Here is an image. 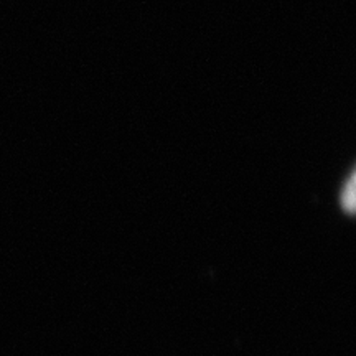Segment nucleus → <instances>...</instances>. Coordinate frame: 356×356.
<instances>
[{
  "mask_svg": "<svg viewBox=\"0 0 356 356\" xmlns=\"http://www.w3.org/2000/svg\"><path fill=\"white\" fill-rule=\"evenodd\" d=\"M355 175L351 173L343 188V193H341V204H343V208L348 213H353L355 210Z\"/></svg>",
  "mask_w": 356,
  "mask_h": 356,
  "instance_id": "f257e3e1",
  "label": "nucleus"
}]
</instances>
